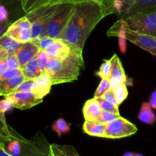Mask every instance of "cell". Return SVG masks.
<instances>
[{"instance_id": "cell-37", "label": "cell", "mask_w": 156, "mask_h": 156, "mask_svg": "<svg viewBox=\"0 0 156 156\" xmlns=\"http://www.w3.org/2000/svg\"><path fill=\"white\" fill-rule=\"evenodd\" d=\"M22 74L21 69H8L6 72H4L2 75L0 76V79H6L9 78L15 77L19 75Z\"/></svg>"}, {"instance_id": "cell-26", "label": "cell", "mask_w": 156, "mask_h": 156, "mask_svg": "<svg viewBox=\"0 0 156 156\" xmlns=\"http://www.w3.org/2000/svg\"><path fill=\"white\" fill-rule=\"evenodd\" d=\"M112 70V61L111 59H104L103 62L99 66V70L96 73V75L102 79H109L110 73Z\"/></svg>"}, {"instance_id": "cell-28", "label": "cell", "mask_w": 156, "mask_h": 156, "mask_svg": "<svg viewBox=\"0 0 156 156\" xmlns=\"http://www.w3.org/2000/svg\"><path fill=\"white\" fill-rule=\"evenodd\" d=\"M97 2L102 7L105 16L115 13V0H90Z\"/></svg>"}, {"instance_id": "cell-23", "label": "cell", "mask_w": 156, "mask_h": 156, "mask_svg": "<svg viewBox=\"0 0 156 156\" xmlns=\"http://www.w3.org/2000/svg\"><path fill=\"white\" fill-rule=\"evenodd\" d=\"M50 143H46V144L43 145V146H39V147L36 148V149L31 150L29 152H26V153L23 154L21 155L18 156H48L49 152H50ZM0 156H15L10 155L8 153L6 150L0 149Z\"/></svg>"}, {"instance_id": "cell-43", "label": "cell", "mask_w": 156, "mask_h": 156, "mask_svg": "<svg viewBox=\"0 0 156 156\" xmlns=\"http://www.w3.org/2000/svg\"><path fill=\"white\" fill-rule=\"evenodd\" d=\"M0 2L2 3L3 5H5L7 7H11V6L15 5L17 3L21 5L20 0H0Z\"/></svg>"}, {"instance_id": "cell-45", "label": "cell", "mask_w": 156, "mask_h": 156, "mask_svg": "<svg viewBox=\"0 0 156 156\" xmlns=\"http://www.w3.org/2000/svg\"><path fill=\"white\" fill-rule=\"evenodd\" d=\"M6 59L0 61V76L4 73V72H6L8 69V66L7 63H6Z\"/></svg>"}, {"instance_id": "cell-35", "label": "cell", "mask_w": 156, "mask_h": 156, "mask_svg": "<svg viewBox=\"0 0 156 156\" xmlns=\"http://www.w3.org/2000/svg\"><path fill=\"white\" fill-rule=\"evenodd\" d=\"M35 84V79H25L15 91L17 92H30L32 91Z\"/></svg>"}, {"instance_id": "cell-22", "label": "cell", "mask_w": 156, "mask_h": 156, "mask_svg": "<svg viewBox=\"0 0 156 156\" xmlns=\"http://www.w3.org/2000/svg\"><path fill=\"white\" fill-rule=\"evenodd\" d=\"M21 10L25 15L43 7L50 6L51 0H20Z\"/></svg>"}, {"instance_id": "cell-20", "label": "cell", "mask_w": 156, "mask_h": 156, "mask_svg": "<svg viewBox=\"0 0 156 156\" xmlns=\"http://www.w3.org/2000/svg\"><path fill=\"white\" fill-rule=\"evenodd\" d=\"M21 73L25 79H35L41 74V69L38 66L36 56L26 62L21 68Z\"/></svg>"}, {"instance_id": "cell-48", "label": "cell", "mask_w": 156, "mask_h": 156, "mask_svg": "<svg viewBox=\"0 0 156 156\" xmlns=\"http://www.w3.org/2000/svg\"><path fill=\"white\" fill-rule=\"evenodd\" d=\"M150 97H151V98H153L156 99V89L154 90V91H153L152 93H151V96H150Z\"/></svg>"}, {"instance_id": "cell-10", "label": "cell", "mask_w": 156, "mask_h": 156, "mask_svg": "<svg viewBox=\"0 0 156 156\" xmlns=\"http://www.w3.org/2000/svg\"><path fill=\"white\" fill-rule=\"evenodd\" d=\"M110 59L112 61V70L109 77V80L111 84V87L114 88L121 84L126 83V75L119 56L116 54H114Z\"/></svg>"}, {"instance_id": "cell-9", "label": "cell", "mask_w": 156, "mask_h": 156, "mask_svg": "<svg viewBox=\"0 0 156 156\" xmlns=\"http://www.w3.org/2000/svg\"><path fill=\"white\" fill-rule=\"evenodd\" d=\"M6 98L9 99L12 107L19 110H27L38 105L42 102L43 99L39 98L32 91L30 92H14L7 94Z\"/></svg>"}, {"instance_id": "cell-44", "label": "cell", "mask_w": 156, "mask_h": 156, "mask_svg": "<svg viewBox=\"0 0 156 156\" xmlns=\"http://www.w3.org/2000/svg\"><path fill=\"white\" fill-rule=\"evenodd\" d=\"M10 126H5L4 124L2 123V121L0 120V132L3 133L4 134H6V136H9L10 134Z\"/></svg>"}, {"instance_id": "cell-15", "label": "cell", "mask_w": 156, "mask_h": 156, "mask_svg": "<svg viewBox=\"0 0 156 156\" xmlns=\"http://www.w3.org/2000/svg\"><path fill=\"white\" fill-rule=\"evenodd\" d=\"M156 6V0H137L129 8L119 15L120 18H127L131 15L145 12Z\"/></svg>"}, {"instance_id": "cell-38", "label": "cell", "mask_w": 156, "mask_h": 156, "mask_svg": "<svg viewBox=\"0 0 156 156\" xmlns=\"http://www.w3.org/2000/svg\"><path fill=\"white\" fill-rule=\"evenodd\" d=\"M8 69H20V64L15 54H11L6 59Z\"/></svg>"}, {"instance_id": "cell-33", "label": "cell", "mask_w": 156, "mask_h": 156, "mask_svg": "<svg viewBox=\"0 0 156 156\" xmlns=\"http://www.w3.org/2000/svg\"><path fill=\"white\" fill-rule=\"evenodd\" d=\"M54 39L44 35V36L41 37L39 39L33 41L32 42H34L37 46H38V48L40 49V50H45L46 49L54 42Z\"/></svg>"}, {"instance_id": "cell-42", "label": "cell", "mask_w": 156, "mask_h": 156, "mask_svg": "<svg viewBox=\"0 0 156 156\" xmlns=\"http://www.w3.org/2000/svg\"><path fill=\"white\" fill-rule=\"evenodd\" d=\"M12 22V21L10 20V21H6V22L0 23V37L4 34L5 32L6 31V30H7V28L9 27V26L10 25Z\"/></svg>"}, {"instance_id": "cell-8", "label": "cell", "mask_w": 156, "mask_h": 156, "mask_svg": "<svg viewBox=\"0 0 156 156\" xmlns=\"http://www.w3.org/2000/svg\"><path fill=\"white\" fill-rule=\"evenodd\" d=\"M125 23V35L128 41L156 56V37L131 30Z\"/></svg>"}, {"instance_id": "cell-11", "label": "cell", "mask_w": 156, "mask_h": 156, "mask_svg": "<svg viewBox=\"0 0 156 156\" xmlns=\"http://www.w3.org/2000/svg\"><path fill=\"white\" fill-rule=\"evenodd\" d=\"M53 85L50 76L47 72L43 73L38 77L35 79V84L32 92L39 98L43 99L50 93L51 86Z\"/></svg>"}, {"instance_id": "cell-30", "label": "cell", "mask_w": 156, "mask_h": 156, "mask_svg": "<svg viewBox=\"0 0 156 156\" xmlns=\"http://www.w3.org/2000/svg\"><path fill=\"white\" fill-rule=\"evenodd\" d=\"M111 84H110V80L109 79H101L100 82H99V85L96 88V91L94 93V97L93 98H99L102 97V94L110 90L111 88Z\"/></svg>"}, {"instance_id": "cell-1", "label": "cell", "mask_w": 156, "mask_h": 156, "mask_svg": "<svg viewBox=\"0 0 156 156\" xmlns=\"http://www.w3.org/2000/svg\"><path fill=\"white\" fill-rule=\"evenodd\" d=\"M105 17L102 7L96 2L86 0L75 4L73 15L61 39L65 41L72 50L83 53L88 37Z\"/></svg>"}, {"instance_id": "cell-5", "label": "cell", "mask_w": 156, "mask_h": 156, "mask_svg": "<svg viewBox=\"0 0 156 156\" xmlns=\"http://www.w3.org/2000/svg\"><path fill=\"white\" fill-rule=\"evenodd\" d=\"M61 5L46 6L25 15L32 22V41L45 35V29L49 21L58 12Z\"/></svg>"}, {"instance_id": "cell-2", "label": "cell", "mask_w": 156, "mask_h": 156, "mask_svg": "<svg viewBox=\"0 0 156 156\" xmlns=\"http://www.w3.org/2000/svg\"><path fill=\"white\" fill-rule=\"evenodd\" d=\"M84 69L82 52L72 50L70 54L61 59L49 58L46 72L50 76L53 85L68 83L77 80Z\"/></svg>"}, {"instance_id": "cell-34", "label": "cell", "mask_w": 156, "mask_h": 156, "mask_svg": "<svg viewBox=\"0 0 156 156\" xmlns=\"http://www.w3.org/2000/svg\"><path fill=\"white\" fill-rule=\"evenodd\" d=\"M119 117H120V114H116V113L110 112V111H102L100 116H99L97 120L99 122H100V123H106V124L107 123L118 118Z\"/></svg>"}, {"instance_id": "cell-39", "label": "cell", "mask_w": 156, "mask_h": 156, "mask_svg": "<svg viewBox=\"0 0 156 156\" xmlns=\"http://www.w3.org/2000/svg\"><path fill=\"white\" fill-rule=\"evenodd\" d=\"M7 8V6L0 2V23L6 22L11 20L9 18V12Z\"/></svg>"}, {"instance_id": "cell-31", "label": "cell", "mask_w": 156, "mask_h": 156, "mask_svg": "<svg viewBox=\"0 0 156 156\" xmlns=\"http://www.w3.org/2000/svg\"><path fill=\"white\" fill-rule=\"evenodd\" d=\"M37 61H38V66L41 69V73H45L46 68H47V64L48 62L49 56L45 50H40L36 56Z\"/></svg>"}, {"instance_id": "cell-21", "label": "cell", "mask_w": 156, "mask_h": 156, "mask_svg": "<svg viewBox=\"0 0 156 156\" xmlns=\"http://www.w3.org/2000/svg\"><path fill=\"white\" fill-rule=\"evenodd\" d=\"M138 119L142 123L148 125H154L156 122L155 114L152 111L148 102H143L141 105L140 110L138 114Z\"/></svg>"}, {"instance_id": "cell-18", "label": "cell", "mask_w": 156, "mask_h": 156, "mask_svg": "<svg viewBox=\"0 0 156 156\" xmlns=\"http://www.w3.org/2000/svg\"><path fill=\"white\" fill-rule=\"evenodd\" d=\"M102 109L96 98L89 99L83 107V115L85 120H97Z\"/></svg>"}, {"instance_id": "cell-6", "label": "cell", "mask_w": 156, "mask_h": 156, "mask_svg": "<svg viewBox=\"0 0 156 156\" xmlns=\"http://www.w3.org/2000/svg\"><path fill=\"white\" fill-rule=\"evenodd\" d=\"M137 131L138 129L134 123L120 116L106 123L104 138L111 140L125 138L134 135Z\"/></svg>"}, {"instance_id": "cell-49", "label": "cell", "mask_w": 156, "mask_h": 156, "mask_svg": "<svg viewBox=\"0 0 156 156\" xmlns=\"http://www.w3.org/2000/svg\"><path fill=\"white\" fill-rule=\"evenodd\" d=\"M134 156H145V155H142V154H141V153H135Z\"/></svg>"}, {"instance_id": "cell-32", "label": "cell", "mask_w": 156, "mask_h": 156, "mask_svg": "<svg viewBox=\"0 0 156 156\" xmlns=\"http://www.w3.org/2000/svg\"><path fill=\"white\" fill-rule=\"evenodd\" d=\"M94 98H96V100L98 101V103H99V106H100L102 111H110V112H113V113H116V114H119V108L114 106V105H112V104L110 103V102L106 101L104 100V99L102 98L101 97Z\"/></svg>"}, {"instance_id": "cell-12", "label": "cell", "mask_w": 156, "mask_h": 156, "mask_svg": "<svg viewBox=\"0 0 156 156\" xmlns=\"http://www.w3.org/2000/svg\"><path fill=\"white\" fill-rule=\"evenodd\" d=\"M39 51L40 49L32 41H28V42L21 44L20 48L15 53L17 59L19 62L20 68L23 66L26 62L35 57Z\"/></svg>"}, {"instance_id": "cell-46", "label": "cell", "mask_w": 156, "mask_h": 156, "mask_svg": "<svg viewBox=\"0 0 156 156\" xmlns=\"http://www.w3.org/2000/svg\"><path fill=\"white\" fill-rule=\"evenodd\" d=\"M148 103H149L150 106L151 107L152 109H156V99L150 97L149 100H148Z\"/></svg>"}, {"instance_id": "cell-17", "label": "cell", "mask_w": 156, "mask_h": 156, "mask_svg": "<svg viewBox=\"0 0 156 156\" xmlns=\"http://www.w3.org/2000/svg\"><path fill=\"white\" fill-rule=\"evenodd\" d=\"M106 124L98 120H85L83 124V130L90 136L104 138Z\"/></svg>"}, {"instance_id": "cell-19", "label": "cell", "mask_w": 156, "mask_h": 156, "mask_svg": "<svg viewBox=\"0 0 156 156\" xmlns=\"http://www.w3.org/2000/svg\"><path fill=\"white\" fill-rule=\"evenodd\" d=\"M48 156H80L76 149L70 145H58L52 143L50 145Z\"/></svg>"}, {"instance_id": "cell-25", "label": "cell", "mask_w": 156, "mask_h": 156, "mask_svg": "<svg viewBox=\"0 0 156 156\" xmlns=\"http://www.w3.org/2000/svg\"><path fill=\"white\" fill-rule=\"evenodd\" d=\"M52 130L54 131L57 135L61 137L63 134L70 132V125L64 118L61 117V118H58V120H55L54 123H53Z\"/></svg>"}, {"instance_id": "cell-40", "label": "cell", "mask_w": 156, "mask_h": 156, "mask_svg": "<svg viewBox=\"0 0 156 156\" xmlns=\"http://www.w3.org/2000/svg\"><path fill=\"white\" fill-rule=\"evenodd\" d=\"M86 0H51L50 6L63 4H77V3L82 2Z\"/></svg>"}, {"instance_id": "cell-36", "label": "cell", "mask_w": 156, "mask_h": 156, "mask_svg": "<svg viewBox=\"0 0 156 156\" xmlns=\"http://www.w3.org/2000/svg\"><path fill=\"white\" fill-rule=\"evenodd\" d=\"M101 98H103L104 100L106 101L111 103L112 105H113L114 106L119 108V103H118L117 99H116V94H115L114 91H113V88H110V90H108L107 91H106V92L102 94V97Z\"/></svg>"}, {"instance_id": "cell-24", "label": "cell", "mask_w": 156, "mask_h": 156, "mask_svg": "<svg viewBox=\"0 0 156 156\" xmlns=\"http://www.w3.org/2000/svg\"><path fill=\"white\" fill-rule=\"evenodd\" d=\"M21 44H22L17 42L5 34L0 37V46L4 47L10 54H15Z\"/></svg>"}, {"instance_id": "cell-14", "label": "cell", "mask_w": 156, "mask_h": 156, "mask_svg": "<svg viewBox=\"0 0 156 156\" xmlns=\"http://www.w3.org/2000/svg\"><path fill=\"white\" fill-rule=\"evenodd\" d=\"M108 37H117L119 39V47L122 53L126 51V38L125 35V23L124 20L119 18L107 32Z\"/></svg>"}, {"instance_id": "cell-16", "label": "cell", "mask_w": 156, "mask_h": 156, "mask_svg": "<svg viewBox=\"0 0 156 156\" xmlns=\"http://www.w3.org/2000/svg\"><path fill=\"white\" fill-rule=\"evenodd\" d=\"M25 80L23 75L6 79H0V97L14 92L17 88Z\"/></svg>"}, {"instance_id": "cell-13", "label": "cell", "mask_w": 156, "mask_h": 156, "mask_svg": "<svg viewBox=\"0 0 156 156\" xmlns=\"http://www.w3.org/2000/svg\"><path fill=\"white\" fill-rule=\"evenodd\" d=\"M45 51L48 55L49 58L61 59L70 54L71 48L65 41L61 38H58L54 39V42L46 49Z\"/></svg>"}, {"instance_id": "cell-41", "label": "cell", "mask_w": 156, "mask_h": 156, "mask_svg": "<svg viewBox=\"0 0 156 156\" xmlns=\"http://www.w3.org/2000/svg\"><path fill=\"white\" fill-rule=\"evenodd\" d=\"M9 140H10V135L9 136H6L3 133L0 132V149L5 150L6 143H8Z\"/></svg>"}, {"instance_id": "cell-47", "label": "cell", "mask_w": 156, "mask_h": 156, "mask_svg": "<svg viewBox=\"0 0 156 156\" xmlns=\"http://www.w3.org/2000/svg\"><path fill=\"white\" fill-rule=\"evenodd\" d=\"M134 155H135V153L132 152H126L122 155V156H134Z\"/></svg>"}, {"instance_id": "cell-4", "label": "cell", "mask_w": 156, "mask_h": 156, "mask_svg": "<svg viewBox=\"0 0 156 156\" xmlns=\"http://www.w3.org/2000/svg\"><path fill=\"white\" fill-rule=\"evenodd\" d=\"M75 4L61 5L58 12L52 16L45 29V35L53 39L61 38L73 13Z\"/></svg>"}, {"instance_id": "cell-7", "label": "cell", "mask_w": 156, "mask_h": 156, "mask_svg": "<svg viewBox=\"0 0 156 156\" xmlns=\"http://www.w3.org/2000/svg\"><path fill=\"white\" fill-rule=\"evenodd\" d=\"M5 34L20 44L32 41V22L26 15L12 21Z\"/></svg>"}, {"instance_id": "cell-27", "label": "cell", "mask_w": 156, "mask_h": 156, "mask_svg": "<svg viewBox=\"0 0 156 156\" xmlns=\"http://www.w3.org/2000/svg\"><path fill=\"white\" fill-rule=\"evenodd\" d=\"M113 88L115 94H116V99L118 101L119 105H121L125 99L128 97V89H127L126 83L121 84V85H117Z\"/></svg>"}, {"instance_id": "cell-29", "label": "cell", "mask_w": 156, "mask_h": 156, "mask_svg": "<svg viewBox=\"0 0 156 156\" xmlns=\"http://www.w3.org/2000/svg\"><path fill=\"white\" fill-rule=\"evenodd\" d=\"M136 1L137 0H115V13L119 15Z\"/></svg>"}, {"instance_id": "cell-3", "label": "cell", "mask_w": 156, "mask_h": 156, "mask_svg": "<svg viewBox=\"0 0 156 156\" xmlns=\"http://www.w3.org/2000/svg\"><path fill=\"white\" fill-rule=\"evenodd\" d=\"M123 20L131 30L156 37V6Z\"/></svg>"}]
</instances>
